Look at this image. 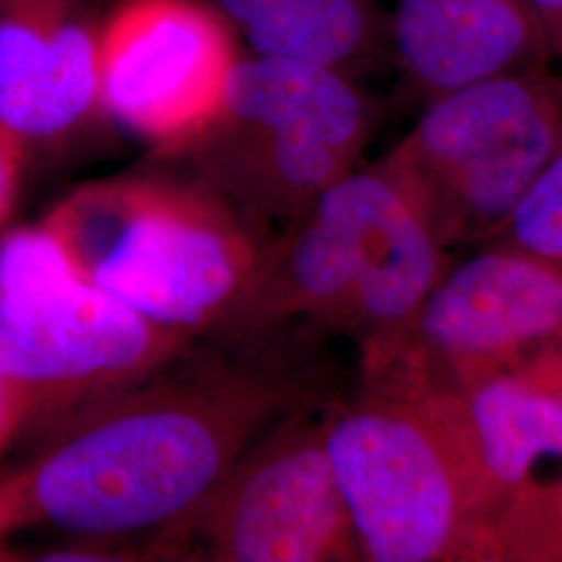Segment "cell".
Masks as SVG:
<instances>
[{"label":"cell","instance_id":"cell-1","mask_svg":"<svg viewBox=\"0 0 562 562\" xmlns=\"http://www.w3.org/2000/svg\"><path fill=\"white\" fill-rule=\"evenodd\" d=\"M167 367L63 423L15 471L27 527L92 542L165 531L273 422L301 408L299 385L269 371Z\"/></svg>","mask_w":562,"mask_h":562},{"label":"cell","instance_id":"cell-2","mask_svg":"<svg viewBox=\"0 0 562 562\" xmlns=\"http://www.w3.org/2000/svg\"><path fill=\"white\" fill-rule=\"evenodd\" d=\"M362 378L359 401L325 419L362 561H498V506L459 396L396 373Z\"/></svg>","mask_w":562,"mask_h":562},{"label":"cell","instance_id":"cell-3","mask_svg":"<svg viewBox=\"0 0 562 562\" xmlns=\"http://www.w3.org/2000/svg\"><path fill=\"white\" fill-rule=\"evenodd\" d=\"M42 222L81 280L190 336L234 322L261 255V241L229 202L206 186L178 181H97Z\"/></svg>","mask_w":562,"mask_h":562},{"label":"cell","instance_id":"cell-4","mask_svg":"<svg viewBox=\"0 0 562 562\" xmlns=\"http://www.w3.org/2000/svg\"><path fill=\"white\" fill-rule=\"evenodd\" d=\"M562 148V76L506 74L425 104L378 167L450 250L490 241Z\"/></svg>","mask_w":562,"mask_h":562},{"label":"cell","instance_id":"cell-5","mask_svg":"<svg viewBox=\"0 0 562 562\" xmlns=\"http://www.w3.org/2000/svg\"><path fill=\"white\" fill-rule=\"evenodd\" d=\"M157 552L217 562L362 561L336 480L325 422L288 413L250 443Z\"/></svg>","mask_w":562,"mask_h":562},{"label":"cell","instance_id":"cell-6","mask_svg":"<svg viewBox=\"0 0 562 562\" xmlns=\"http://www.w3.org/2000/svg\"><path fill=\"white\" fill-rule=\"evenodd\" d=\"M190 338L83 280L0 299V371L34 429L55 431L150 378L176 362Z\"/></svg>","mask_w":562,"mask_h":562},{"label":"cell","instance_id":"cell-7","mask_svg":"<svg viewBox=\"0 0 562 562\" xmlns=\"http://www.w3.org/2000/svg\"><path fill=\"white\" fill-rule=\"evenodd\" d=\"M562 346V262L517 246L487 248L446 269L406 331L362 359L446 392Z\"/></svg>","mask_w":562,"mask_h":562},{"label":"cell","instance_id":"cell-8","mask_svg":"<svg viewBox=\"0 0 562 562\" xmlns=\"http://www.w3.org/2000/svg\"><path fill=\"white\" fill-rule=\"evenodd\" d=\"M211 0H120L101 21V113L162 155L217 123L241 53Z\"/></svg>","mask_w":562,"mask_h":562},{"label":"cell","instance_id":"cell-9","mask_svg":"<svg viewBox=\"0 0 562 562\" xmlns=\"http://www.w3.org/2000/svg\"><path fill=\"white\" fill-rule=\"evenodd\" d=\"M92 0H0V120L25 144H57L101 113Z\"/></svg>","mask_w":562,"mask_h":562},{"label":"cell","instance_id":"cell-10","mask_svg":"<svg viewBox=\"0 0 562 562\" xmlns=\"http://www.w3.org/2000/svg\"><path fill=\"white\" fill-rule=\"evenodd\" d=\"M390 46L404 83L425 104L557 59L522 0H398Z\"/></svg>","mask_w":562,"mask_h":562},{"label":"cell","instance_id":"cell-11","mask_svg":"<svg viewBox=\"0 0 562 562\" xmlns=\"http://www.w3.org/2000/svg\"><path fill=\"white\" fill-rule=\"evenodd\" d=\"M454 394L501 517L540 462L562 459V346Z\"/></svg>","mask_w":562,"mask_h":562},{"label":"cell","instance_id":"cell-12","mask_svg":"<svg viewBox=\"0 0 562 562\" xmlns=\"http://www.w3.org/2000/svg\"><path fill=\"white\" fill-rule=\"evenodd\" d=\"M190 155L204 186L262 217L296 222L355 171L357 157L304 134L220 120Z\"/></svg>","mask_w":562,"mask_h":562},{"label":"cell","instance_id":"cell-13","mask_svg":"<svg viewBox=\"0 0 562 562\" xmlns=\"http://www.w3.org/2000/svg\"><path fill=\"white\" fill-rule=\"evenodd\" d=\"M220 120L313 136L357 159L373 130L371 104L355 78L315 63L261 55H241Z\"/></svg>","mask_w":562,"mask_h":562},{"label":"cell","instance_id":"cell-14","mask_svg":"<svg viewBox=\"0 0 562 562\" xmlns=\"http://www.w3.org/2000/svg\"><path fill=\"white\" fill-rule=\"evenodd\" d=\"M252 55L315 63L355 78L390 44L373 0H211Z\"/></svg>","mask_w":562,"mask_h":562},{"label":"cell","instance_id":"cell-15","mask_svg":"<svg viewBox=\"0 0 562 562\" xmlns=\"http://www.w3.org/2000/svg\"><path fill=\"white\" fill-rule=\"evenodd\" d=\"M498 561H562V473L529 483L506 504L494 529Z\"/></svg>","mask_w":562,"mask_h":562},{"label":"cell","instance_id":"cell-16","mask_svg":"<svg viewBox=\"0 0 562 562\" xmlns=\"http://www.w3.org/2000/svg\"><path fill=\"white\" fill-rule=\"evenodd\" d=\"M76 280V262L46 223L18 227L0 241V299Z\"/></svg>","mask_w":562,"mask_h":562},{"label":"cell","instance_id":"cell-17","mask_svg":"<svg viewBox=\"0 0 562 562\" xmlns=\"http://www.w3.org/2000/svg\"><path fill=\"white\" fill-rule=\"evenodd\" d=\"M490 241L562 262V148Z\"/></svg>","mask_w":562,"mask_h":562},{"label":"cell","instance_id":"cell-18","mask_svg":"<svg viewBox=\"0 0 562 562\" xmlns=\"http://www.w3.org/2000/svg\"><path fill=\"white\" fill-rule=\"evenodd\" d=\"M30 146L0 120V227L13 211Z\"/></svg>","mask_w":562,"mask_h":562},{"label":"cell","instance_id":"cell-19","mask_svg":"<svg viewBox=\"0 0 562 562\" xmlns=\"http://www.w3.org/2000/svg\"><path fill=\"white\" fill-rule=\"evenodd\" d=\"M21 527H27L23 496L15 473H9L0 477V561L11 559V552L7 550L4 542Z\"/></svg>","mask_w":562,"mask_h":562},{"label":"cell","instance_id":"cell-20","mask_svg":"<svg viewBox=\"0 0 562 562\" xmlns=\"http://www.w3.org/2000/svg\"><path fill=\"white\" fill-rule=\"evenodd\" d=\"M25 429V411L15 385L0 371V457Z\"/></svg>","mask_w":562,"mask_h":562},{"label":"cell","instance_id":"cell-21","mask_svg":"<svg viewBox=\"0 0 562 562\" xmlns=\"http://www.w3.org/2000/svg\"><path fill=\"white\" fill-rule=\"evenodd\" d=\"M540 21L554 57L562 59V0H522Z\"/></svg>","mask_w":562,"mask_h":562}]
</instances>
